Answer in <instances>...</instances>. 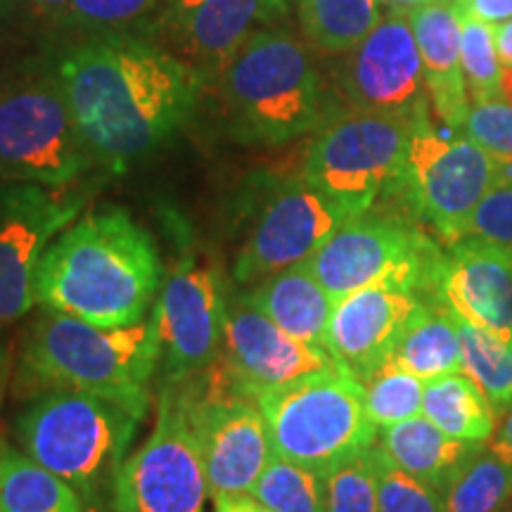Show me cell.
<instances>
[{"instance_id": "6da1fadb", "label": "cell", "mask_w": 512, "mask_h": 512, "mask_svg": "<svg viewBox=\"0 0 512 512\" xmlns=\"http://www.w3.org/2000/svg\"><path fill=\"white\" fill-rule=\"evenodd\" d=\"M55 72L93 157L114 171L169 143L190 121L204 83L181 57L136 36L81 43Z\"/></svg>"}, {"instance_id": "7a4b0ae2", "label": "cell", "mask_w": 512, "mask_h": 512, "mask_svg": "<svg viewBox=\"0 0 512 512\" xmlns=\"http://www.w3.org/2000/svg\"><path fill=\"white\" fill-rule=\"evenodd\" d=\"M164 266L157 242L126 209L83 211L50 242L34 275L38 309L88 323L136 325L155 309Z\"/></svg>"}, {"instance_id": "3957f363", "label": "cell", "mask_w": 512, "mask_h": 512, "mask_svg": "<svg viewBox=\"0 0 512 512\" xmlns=\"http://www.w3.org/2000/svg\"><path fill=\"white\" fill-rule=\"evenodd\" d=\"M159 358L162 347L152 313L136 325L105 328L41 309L19 349L15 392L31 399L50 389H79L147 413Z\"/></svg>"}, {"instance_id": "277c9868", "label": "cell", "mask_w": 512, "mask_h": 512, "mask_svg": "<svg viewBox=\"0 0 512 512\" xmlns=\"http://www.w3.org/2000/svg\"><path fill=\"white\" fill-rule=\"evenodd\" d=\"M143 411L110 396L50 389L17 415L15 444L83 498L112 491Z\"/></svg>"}, {"instance_id": "5b68a950", "label": "cell", "mask_w": 512, "mask_h": 512, "mask_svg": "<svg viewBox=\"0 0 512 512\" xmlns=\"http://www.w3.org/2000/svg\"><path fill=\"white\" fill-rule=\"evenodd\" d=\"M219 83L230 124L249 143L283 145L325 124L316 64L287 29H256Z\"/></svg>"}, {"instance_id": "8992f818", "label": "cell", "mask_w": 512, "mask_h": 512, "mask_svg": "<svg viewBox=\"0 0 512 512\" xmlns=\"http://www.w3.org/2000/svg\"><path fill=\"white\" fill-rule=\"evenodd\" d=\"M256 403L275 456L323 477L377 444L380 430L368 418L363 384L342 366L259 394Z\"/></svg>"}, {"instance_id": "52a82bcc", "label": "cell", "mask_w": 512, "mask_h": 512, "mask_svg": "<svg viewBox=\"0 0 512 512\" xmlns=\"http://www.w3.org/2000/svg\"><path fill=\"white\" fill-rule=\"evenodd\" d=\"M95 164L57 72L0 83V181L72 188Z\"/></svg>"}, {"instance_id": "ba28073f", "label": "cell", "mask_w": 512, "mask_h": 512, "mask_svg": "<svg viewBox=\"0 0 512 512\" xmlns=\"http://www.w3.org/2000/svg\"><path fill=\"white\" fill-rule=\"evenodd\" d=\"M503 166L465 133H441L430 121V105L413 119L406 164L394 188L401 190L444 247L465 240L467 223Z\"/></svg>"}, {"instance_id": "9c48e42d", "label": "cell", "mask_w": 512, "mask_h": 512, "mask_svg": "<svg viewBox=\"0 0 512 512\" xmlns=\"http://www.w3.org/2000/svg\"><path fill=\"white\" fill-rule=\"evenodd\" d=\"M415 117L351 110L318 128L304 159V178L351 216L368 214L392 190L406 164Z\"/></svg>"}, {"instance_id": "30bf717a", "label": "cell", "mask_w": 512, "mask_h": 512, "mask_svg": "<svg viewBox=\"0 0 512 512\" xmlns=\"http://www.w3.org/2000/svg\"><path fill=\"white\" fill-rule=\"evenodd\" d=\"M178 384L207 472L211 501L252 494L256 479L275 456L259 403L228 375L223 363Z\"/></svg>"}, {"instance_id": "8fae6325", "label": "cell", "mask_w": 512, "mask_h": 512, "mask_svg": "<svg viewBox=\"0 0 512 512\" xmlns=\"http://www.w3.org/2000/svg\"><path fill=\"white\" fill-rule=\"evenodd\" d=\"M207 472L178 382H162L147 439L128 453L112 484L114 512H204Z\"/></svg>"}, {"instance_id": "7c38bea8", "label": "cell", "mask_w": 512, "mask_h": 512, "mask_svg": "<svg viewBox=\"0 0 512 512\" xmlns=\"http://www.w3.org/2000/svg\"><path fill=\"white\" fill-rule=\"evenodd\" d=\"M441 249L411 223L368 214L342 223L306 266L330 292L342 299L373 285H399L430 292Z\"/></svg>"}, {"instance_id": "4fadbf2b", "label": "cell", "mask_w": 512, "mask_h": 512, "mask_svg": "<svg viewBox=\"0 0 512 512\" xmlns=\"http://www.w3.org/2000/svg\"><path fill=\"white\" fill-rule=\"evenodd\" d=\"M228 294L221 273L197 254H181L169 266L152 309L162 382H185L221 361Z\"/></svg>"}, {"instance_id": "5bb4252c", "label": "cell", "mask_w": 512, "mask_h": 512, "mask_svg": "<svg viewBox=\"0 0 512 512\" xmlns=\"http://www.w3.org/2000/svg\"><path fill=\"white\" fill-rule=\"evenodd\" d=\"M88 192L36 183L0 185V328L36 306L34 275L50 242L86 211Z\"/></svg>"}, {"instance_id": "9a60e30c", "label": "cell", "mask_w": 512, "mask_h": 512, "mask_svg": "<svg viewBox=\"0 0 512 512\" xmlns=\"http://www.w3.org/2000/svg\"><path fill=\"white\" fill-rule=\"evenodd\" d=\"M354 216L306 178L280 185L268 197L233 266L235 283L249 287L311 259Z\"/></svg>"}, {"instance_id": "2e32d148", "label": "cell", "mask_w": 512, "mask_h": 512, "mask_svg": "<svg viewBox=\"0 0 512 512\" xmlns=\"http://www.w3.org/2000/svg\"><path fill=\"white\" fill-rule=\"evenodd\" d=\"M221 363L245 392H271L306 375L339 366L328 351L287 335L247 292H230L223 325Z\"/></svg>"}, {"instance_id": "e0dca14e", "label": "cell", "mask_w": 512, "mask_h": 512, "mask_svg": "<svg viewBox=\"0 0 512 512\" xmlns=\"http://www.w3.org/2000/svg\"><path fill=\"white\" fill-rule=\"evenodd\" d=\"M342 86L356 110L415 117L430 105L420 48L406 12L392 10L349 50Z\"/></svg>"}, {"instance_id": "ac0fdd59", "label": "cell", "mask_w": 512, "mask_h": 512, "mask_svg": "<svg viewBox=\"0 0 512 512\" xmlns=\"http://www.w3.org/2000/svg\"><path fill=\"white\" fill-rule=\"evenodd\" d=\"M430 292L453 316L512 342V252L465 238L441 252Z\"/></svg>"}, {"instance_id": "d6986e66", "label": "cell", "mask_w": 512, "mask_h": 512, "mask_svg": "<svg viewBox=\"0 0 512 512\" xmlns=\"http://www.w3.org/2000/svg\"><path fill=\"white\" fill-rule=\"evenodd\" d=\"M425 294L411 287L373 285L337 299L325 349L342 368L366 380L399 342L401 332L425 304Z\"/></svg>"}, {"instance_id": "ffe728a7", "label": "cell", "mask_w": 512, "mask_h": 512, "mask_svg": "<svg viewBox=\"0 0 512 512\" xmlns=\"http://www.w3.org/2000/svg\"><path fill=\"white\" fill-rule=\"evenodd\" d=\"M164 22L183 62L202 79L226 69L261 24L285 10L283 0H164Z\"/></svg>"}, {"instance_id": "44dd1931", "label": "cell", "mask_w": 512, "mask_h": 512, "mask_svg": "<svg viewBox=\"0 0 512 512\" xmlns=\"http://www.w3.org/2000/svg\"><path fill=\"white\" fill-rule=\"evenodd\" d=\"M406 15L420 48L432 110L444 121L448 131L460 133L470 112V95L465 86L463 57H460L463 15L456 3L446 0H434Z\"/></svg>"}, {"instance_id": "7402d4cb", "label": "cell", "mask_w": 512, "mask_h": 512, "mask_svg": "<svg viewBox=\"0 0 512 512\" xmlns=\"http://www.w3.org/2000/svg\"><path fill=\"white\" fill-rule=\"evenodd\" d=\"M247 294L256 309L264 311L287 335L325 349L335 299L320 285L306 261L249 285Z\"/></svg>"}, {"instance_id": "603a6c76", "label": "cell", "mask_w": 512, "mask_h": 512, "mask_svg": "<svg viewBox=\"0 0 512 512\" xmlns=\"http://www.w3.org/2000/svg\"><path fill=\"white\" fill-rule=\"evenodd\" d=\"M377 446L396 465L422 482L432 484L441 494H446L460 470L484 448L451 437L422 413L377 432Z\"/></svg>"}, {"instance_id": "cb8c5ba5", "label": "cell", "mask_w": 512, "mask_h": 512, "mask_svg": "<svg viewBox=\"0 0 512 512\" xmlns=\"http://www.w3.org/2000/svg\"><path fill=\"white\" fill-rule=\"evenodd\" d=\"M387 361L425 382L463 373L458 318L444 304L425 302L401 332Z\"/></svg>"}, {"instance_id": "d4e9b609", "label": "cell", "mask_w": 512, "mask_h": 512, "mask_svg": "<svg viewBox=\"0 0 512 512\" xmlns=\"http://www.w3.org/2000/svg\"><path fill=\"white\" fill-rule=\"evenodd\" d=\"M86 501L10 439H0V512H83Z\"/></svg>"}, {"instance_id": "484cf974", "label": "cell", "mask_w": 512, "mask_h": 512, "mask_svg": "<svg viewBox=\"0 0 512 512\" xmlns=\"http://www.w3.org/2000/svg\"><path fill=\"white\" fill-rule=\"evenodd\" d=\"M422 415L451 437L479 446L489 444L501 418L479 384L465 373H451L425 382Z\"/></svg>"}, {"instance_id": "4316f807", "label": "cell", "mask_w": 512, "mask_h": 512, "mask_svg": "<svg viewBox=\"0 0 512 512\" xmlns=\"http://www.w3.org/2000/svg\"><path fill=\"white\" fill-rule=\"evenodd\" d=\"M306 36L325 53H349L380 24L377 0H297Z\"/></svg>"}, {"instance_id": "83f0119b", "label": "cell", "mask_w": 512, "mask_h": 512, "mask_svg": "<svg viewBox=\"0 0 512 512\" xmlns=\"http://www.w3.org/2000/svg\"><path fill=\"white\" fill-rule=\"evenodd\" d=\"M512 503V465L482 448L444 494V512H505Z\"/></svg>"}, {"instance_id": "f1b7e54d", "label": "cell", "mask_w": 512, "mask_h": 512, "mask_svg": "<svg viewBox=\"0 0 512 512\" xmlns=\"http://www.w3.org/2000/svg\"><path fill=\"white\" fill-rule=\"evenodd\" d=\"M458 318V316H456ZM463 373L470 375L501 415L512 406V342L458 318Z\"/></svg>"}, {"instance_id": "f546056e", "label": "cell", "mask_w": 512, "mask_h": 512, "mask_svg": "<svg viewBox=\"0 0 512 512\" xmlns=\"http://www.w3.org/2000/svg\"><path fill=\"white\" fill-rule=\"evenodd\" d=\"M252 496L273 512H325V477L273 456L256 479Z\"/></svg>"}, {"instance_id": "4dcf8cb0", "label": "cell", "mask_w": 512, "mask_h": 512, "mask_svg": "<svg viewBox=\"0 0 512 512\" xmlns=\"http://www.w3.org/2000/svg\"><path fill=\"white\" fill-rule=\"evenodd\" d=\"M363 384L366 396L368 418L373 420L377 430L392 427L396 422L422 413V394H425V380L401 370L394 363H382L375 373H370Z\"/></svg>"}, {"instance_id": "1f68e13d", "label": "cell", "mask_w": 512, "mask_h": 512, "mask_svg": "<svg viewBox=\"0 0 512 512\" xmlns=\"http://www.w3.org/2000/svg\"><path fill=\"white\" fill-rule=\"evenodd\" d=\"M377 512H444V494L394 463L380 446H370Z\"/></svg>"}, {"instance_id": "d6a6232c", "label": "cell", "mask_w": 512, "mask_h": 512, "mask_svg": "<svg viewBox=\"0 0 512 512\" xmlns=\"http://www.w3.org/2000/svg\"><path fill=\"white\" fill-rule=\"evenodd\" d=\"M460 57H463V74L470 100L479 102L498 98L503 64L496 50L494 29L472 17H463Z\"/></svg>"}, {"instance_id": "836d02e7", "label": "cell", "mask_w": 512, "mask_h": 512, "mask_svg": "<svg viewBox=\"0 0 512 512\" xmlns=\"http://www.w3.org/2000/svg\"><path fill=\"white\" fill-rule=\"evenodd\" d=\"M325 512H377V482L370 448L325 475Z\"/></svg>"}, {"instance_id": "e575fe53", "label": "cell", "mask_w": 512, "mask_h": 512, "mask_svg": "<svg viewBox=\"0 0 512 512\" xmlns=\"http://www.w3.org/2000/svg\"><path fill=\"white\" fill-rule=\"evenodd\" d=\"M463 133L503 169H512V105L501 100L470 102Z\"/></svg>"}, {"instance_id": "d590c367", "label": "cell", "mask_w": 512, "mask_h": 512, "mask_svg": "<svg viewBox=\"0 0 512 512\" xmlns=\"http://www.w3.org/2000/svg\"><path fill=\"white\" fill-rule=\"evenodd\" d=\"M465 238H479L512 252V178L498 181L482 197L467 223Z\"/></svg>"}, {"instance_id": "8d00e7d4", "label": "cell", "mask_w": 512, "mask_h": 512, "mask_svg": "<svg viewBox=\"0 0 512 512\" xmlns=\"http://www.w3.org/2000/svg\"><path fill=\"white\" fill-rule=\"evenodd\" d=\"M159 0H72L69 17L83 27L117 29L150 15Z\"/></svg>"}, {"instance_id": "74e56055", "label": "cell", "mask_w": 512, "mask_h": 512, "mask_svg": "<svg viewBox=\"0 0 512 512\" xmlns=\"http://www.w3.org/2000/svg\"><path fill=\"white\" fill-rule=\"evenodd\" d=\"M463 17H472L484 24H503L512 19V0H456Z\"/></svg>"}, {"instance_id": "f35d334b", "label": "cell", "mask_w": 512, "mask_h": 512, "mask_svg": "<svg viewBox=\"0 0 512 512\" xmlns=\"http://www.w3.org/2000/svg\"><path fill=\"white\" fill-rule=\"evenodd\" d=\"M214 512H273L264 503L256 501L252 494L214 498Z\"/></svg>"}, {"instance_id": "ab89813d", "label": "cell", "mask_w": 512, "mask_h": 512, "mask_svg": "<svg viewBox=\"0 0 512 512\" xmlns=\"http://www.w3.org/2000/svg\"><path fill=\"white\" fill-rule=\"evenodd\" d=\"M489 451L512 465V406L505 413L501 427H496V434L489 441Z\"/></svg>"}, {"instance_id": "60d3db41", "label": "cell", "mask_w": 512, "mask_h": 512, "mask_svg": "<svg viewBox=\"0 0 512 512\" xmlns=\"http://www.w3.org/2000/svg\"><path fill=\"white\" fill-rule=\"evenodd\" d=\"M494 38H496V50H498V57H501V64L512 67V19H508V22L503 24H496Z\"/></svg>"}, {"instance_id": "b9f144b4", "label": "cell", "mask_w": 512, "mask_h": 512, "mask_svg": "<svg viewBox=\"0 0 512 512\" xmlns=\"http://www.w3.org/2000/svg\"><path fill=\"white\" fill-rule=\"evenodd\" d=\"M36 8H41L48 15H69V5L72 0H31Z\"/></svg>"}, {"instance_id": "7bdbcfd3", "label": "cell", "mask_w": 512, "mask_h": 512, "mask_svg": "<svg viewBox=\"0 0 512 512\" xmlns=\"http://www.w3.org/2000/svg\"><path fill=\"white\" fill-rule=\"evenodd\" d=\"M498 98L512 105V67L503 64L501 67V86H498Z\"/></svg>"}, {"instance_id": "ee69618b", "label": "cell", "mask_w": 512, "mask_h": 512, "mask_svg": "<svg viewBox=\"0 0 512 512\" xmlns=\"http://www.w3.org/2000/svg\"><path fill=\"white\" fill-rule=\"evenodd\" d=\"M382 3H387L389 8L396 12H411L415 8H422V5L427 3H434V0H382Z\"/></svg>"}, {"instance_id": "f6af8a7d", "label": "cell", "mask_w": 512, "mask_h": 512, "mask_svg": "<svg viewBox=\"0 0 512 512\" xmlns=\"http://www.w3.org/2000/svg\"><path fill=\"white\" fill-rule=\"evenodd\" d=\"M83 501H86V510H83V512H107V498H105V494L88 496V498H83Z\"/></svg>"}, {"instance_id": "bcb514c9", "label": "cell", "mask_w": 512, "mask_h": 512, "mask_svg": "<svg viewBox=\"0 0 512 512\" xmlns=\"http://www.w3.org/2000/svg\"><path fill=\"white\" fill-rule=\"evenodd\" d=\"M8 5H10V0H0V12L8 8Z\"/></svg>"}, {"instance_id": "7dc6e473", "label": "cell", "mask_w": 512, "mask_h": 512, "mask_svg": "<svg viewBox=\"0 0 512 512\" xmlns=\"http://www.w3.org/2000/svg\"><path fill=\"white\" fill-rule=\"evenodd\" d=\"M505 512H512V508H508V510H505Z\"/></svg>"}]
</instances>
